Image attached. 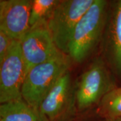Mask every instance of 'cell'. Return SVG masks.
<instances>
[{"mask_svg": "<svg viewBox=\"0 0 121 121\" xmlns=\"http://www.w3.org/2000/svg\"><path fill=\"white\" fill-rule=\"evenodd\" d=\"M107 17V1L94 0L74 30L68 51L70 58L81 63L93 53L104 33Z\"/></svg>", "mask_w": 121, "mask_h": 121, "instance_id": "6da1fadb", "label": "cell"}, {"mask_svg": "<svg viewBox=\"0 0 121 121\" xmlns=\"http://www.w3.org/2000/svg\"><path fill=\"white\" fill-rule=\"evenodd\" d=\"M70 57L62 52L29 71L22 87V99L39 110L42 102L70 66Z\"/></svg>", "mask_w": 121, "mask_h": 121, "instance_id": "7a4b0ae2", "label": "cell"}, {"mask_svg": "<svg viewBox=\"0 0 121 121\" xmlns=\"http://www.w3.org/2000/svg\"><path fill=\"white\" fill-rule=\"evenodd\" d=\"M94 0H60L48 20L52 38L59 51L68 55L69 47L78 22Z\"/></svg>", "mask_w": 121, "mask_h": 121, "instance_id": "3957f363", "label": "cell"}, {"mask_svg": "<svg viewBox=\"0 0 121 121\" xmlns=\"http://www.w3.org/2000/svg\"><path fill=\"white\" fill-rule=\"evenodd\" d=\"M78 110L84 111L99 103L115 87L109 72L101 59H95L80 76L75 85Z\"/></svg>", "mask_w": 121, "mask_h": 121, "instance_id": "277c9868", "label": "cell"}, {"mask_svg": "<svg viewBox=\"0 0 121 121\" xmlns=\"http://www.w3.org/2000/svg\"><path fill=\"white\" fill-rule=\"evenodd\" d=\"M77 110L75 87L68 71L43 100L39 111L48 121H73Z\"/></svg>", "mask_w": 121, "mask_h": 121, "instance_id": "5b68a950", "label": "cell"}, {"mask_svg": "<svg viewBox=\"0 0 121 121\" xmlns=\"http://www.w3.org/2000/svg\"><path fill=\"white\" fill-rule=\"evenodd\" d=\"M26 75L20 41L15 40L0 62V103L22 100V87Z\"/></svg>", "mask_w": 121, "mask_h": 121, "instance_id": "8992f818", "label": "cell"}, {"mask_svg": "<svg viewBox=\"0 0 121 121\" xmlns=\"http://www.w3.org/2000/svg\"><path fill=\"white\" fill-rule=\"evenodd\" d=\"M20 44L26 74L31 68L47 61L61 52L54 43L48 22L45 20L30 27L20 40Z\"/></svg>", "mask_w": 121, "mask_h": 121, "instance_id": "52a82bcc", "label": "cell"}, {"mask_svg": "<svg viewBox=\"0 0 121 121\" xmlns=\"http://www.w3.org/2000/svg\"><path fill=\"white\" fill-rule=\"evenodd\" d=\"M31 6V0H1L0 30L20 41L30 28Z\"/></svg>", "mask_w": 121, "mask_h": 121, "instance_id": "ba28073f", "label": "cell"}, {"mask_svg": "<svg viewBox=\"0 0 121 121\" xmlns=\"http://www.w3.org/2000/svg\"><path fill=\"white\" fill-rule=\"evenodd\" d=\"M106 49L115 70L121 74V0L116 3L107 17L105 29Z\"/></svg>", "mask_w": 121, "mask_h": 121, "instance_id": "9c48e42d", "label": "cell"}, {"mask_svg": "<svg viewBox=\"0 0 121 121\" xmlns=\"http://www.w3.org/2000/svg\"><path fill=\"white\" fill-rule=\"evenodd\" d=\"M0 121H48L44 116L24 100L0 105Z\"/></svg>", "mask_w": 121, "mask_h": 121, "instance_id": "30bf717a", "label": "cell"}, {"mask_svg": "<svg viewBox=\"0 0 121 121\" xmlns=\"http://www.w3.org/2000/svg\"><path fill=\"white\" fill-rule=\"evenodd\" d=\"M98 113L106 120L121 118V87L104 95L98 104Z\"/></svg>", "mask_w": 121, "mask_h": 121, "instance_id": "8fae6325", "label": "cell"}, {"mask_svg": "<svg viewBox=\"0 0 121 121\" xmlns=\"http://www.w3.org/2000/svg\"><path fill=\"white\" fill-rule=\"evenodd\" d=\"M59 2L58 0H31L30 27L42 21L48 22Z\"/></svg>", "mask_w": 121, "mask_h": 121, "instance_id": "7c38bea8", "label": "cell"}, {"mask_svg": "<svg viewBox=\"0 0 121 121\" xmlns=\"http://www.w3.org/2000/svg\"><path fill=\"white\" fill-rule=\"evenodd\" d=\"M15 39L0 30V62L4 60Z\"/></svg>", "mask_w": 121, "mask_h": 121, "instance_id": "4fadbf2b", "label": "cell"}, {"mask_svg": "<svg viewBox=\"0 0 121 121\" xmlns=\"http://www.w3.org/2000/svg\"><path fill=\"white\" fill-rule=\"evenodd\" d=\"M107 121H121V118L118 119H108V120H106Z\"/></svg>", "mask_w": 121, "mask_h": 121, "instance_id": "5bb4252c", "label": "cell"}]
</instances>
